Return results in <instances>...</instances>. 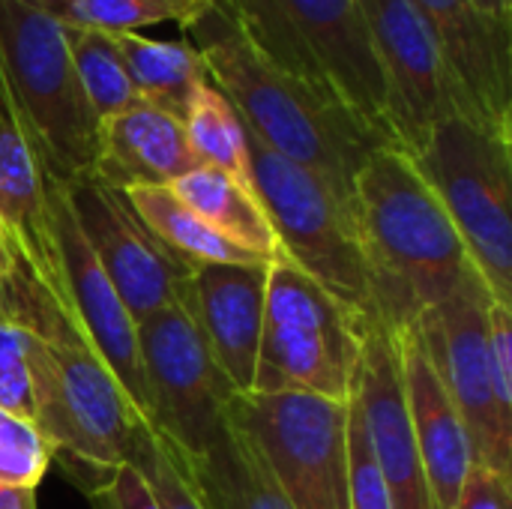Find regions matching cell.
<instances>
[{
    "label": "cell",
    "instance_id": "6da1fadb",
    "mask_svg": "<svg viewBox=\"0 0 512 509\" xmlns=\"http://www.w3.org/2000/svg\"><path fill=\"white\" fill-rule=\"evenodd\" d=\"M354 204L381 327H414L471 273L444 204L399 147H378L354 180Z\"/></svg>",
    "mask_w": 512,
    "mask_h": 509
},
{
    "label": "cell",
    "instance_id": "7a4b0ae2",
    "mask_svg": "<svg viewBox=\"0 0 512 509\" xmlns=\"http://www.w3.org/2000/svg\"><path fill=\"white\" fill-rule=\"evenodd\" d=\"M24 327L39 336L33 354V423L72 480L129 462L135 435L147 426L108 366L99 360L54 282L21 267Z\"/></svg>",
    "mask_w": 512,
    "mask_h": 509
},
{
    "label": "cell",
    "instance_id": "3957f363",
    "mask_svg": "<svg viewBox=\"0 0 512 509\" xmlns=\"http://www.w3.org/2000/svg\"><path fill=\"white\" fill-rule=\"evenodd\" d=\"M210 84L231 102L246 132L294 165L354 195L366 159L384 144L357 117L264 63L213 0L189 27Z\"/></svg>",
    "mask_w": 512,
    "mask_h": 509
},
{
    "label": "cell",
    "instance_id": "277c9868",
    "mask_svg": "<svg viewBox=\"0 0 512 509\" xmlns=\"http://www.w3.org/2000/svg\"><path fill=\"white\" fill-rule=\"evenodd\" d=\"M249 48L393 144L387 90L357 0H216Z\"/></svg>",
    "mask_w": 512,
    "mask_h": 509
},
{
    "label": "cell",
    "instance_id": "5b68a950",
    "mask_svg": "<svg viewBox=\"0 0 512 509\" xmlns=\"http://www.w3.org/2000/svg\"><path fill=\"white\" fill-rule=\"evenodd\" d=\"M0 114L12 120L48 180L93 177L99 120L75 78L66 33L30 0H0Z\"/></svg>",
    "mask_w": 512,
    "mask_h": 509
},
{
    "label": "cell",
    "instance_id": "8992f818",
    "mask_svg": "<svg viewBox=\"0 0 512 509\" xmlns=\"http://www.w3.org/2000/svg\"><path fill=\"white\" fill-rule=\"evenodd\" d=\"M369 324L285 255L267 267L249 393H306L351 402Z\"/></svg>",
    "mask_w": 512,
    "mask_h": 509
},
{
    "label": "cell",
    "instance_id": "52a82bcc",
    "mask_svg": "<svg viewBox=\"0 0 512 509\" xmlns=\"http://www.w3.org/2000/svg\"><path fill=\"white\" fill-rule=\"evenodd\" d=\"M246 147L252 189L279 237L282 255L354 309L369 327L381 324L354 195L273 153L252 132H246Z\"/></svg>",
    "mask_w": 512,
    "mask_h": 509
},
{
    "label": "cell",
    "instance_id": "ba28073f",
    "mask_svg": "<svg viewBox=\"0 0 512 509\" xmlns=\"http://www.w3.org/2000/svg\"><path fill=\"white\" fill-rule=\"evenodd\" d=\"M411 159L489 294L512 306V135L447 117Z\"/></svg>",
    "mask_w": 512,
    "mask_h": 509
},
{
    "label": "cell",
    "instance_id": "9c48e42d",
    "mask_svg": "<svg viewBox=\"0 0 512 509\" xmlns=\"http://www.w3.org/2000/svg\"><path fill=\"white\" fill-rule=\"evenodd\" d=\"M351 402L306 393H234L228 426L258 453L294 509H351Z\"/></svg>",
    "mask_w": 512,
    "mask_h": 509
},
{
    "label": "cell",
    "instance_id": "30bf717a",
    "mask_svg": "<svg viewBox=\"0 0 512 509\" xmlns=\"http://www.w3.org/2000/svg\"><path fill=\"white\" fill-rule=\"evenodd\" d=\"M147 426L177 456H201L228 432L234 387L180 303L138 324Z\"/></svg>",
    "mask_w": 512,
    "mask_h": 509
},
{
    "label": "cell",
    "instance_id": "8fae6325",
    "mask_svg": "<svg viewBox=\"0 0 512 509\" xmlns=\"http://www.w3.org/2000/svg\"><path fill=\"white\" fill-rule=\"evenodd\" d=\"M18 258L24 267L42 270L54 282L57 294L69 306L81 333L87 336L99 360L108 366V372L114 375L132 408L147 423V390H144L141 354H138V324L126 312L111 279L99 267L87 237L81 234L63 183L48 180V231L33 246H27Z\"/></svg>",
    "mask_w": 512,
    "mask_h": 509
},
{
    "label": "cell",
    "instance_id": "7c38bea8",
    "mask_svg": "<svg viewBox=\"0 0 512 509\" xmlns=\"http://www.w3.org/2000/svg\"><path fill=\"white\" fill-rule=\"evenodd\" d=\"M492 300L486 282L471 273V279L453 297L429 309L414 330L471 435L474 462L510 474L512 417L495 399L486 348V312Z\"/></svg>",
    "mask_w": 512,
    "mask_h": 509
},
{
    "label": "cell",
    "instance_id": "4fadbf2b",
    "mask_svg": "<svg viewBox=\"0 0 512 509\" xmlns=\"http://www.w3.org/2000/svg\"><path fill=\"white\" fill-rule=\"evenodd\" d=\"M387 90L393 144L414 156L447 117H459L444 51L411 0H357Z\"/></svg>",
    "mask_w": 512,
    "mask_h": 509
},
{
    "label": "cell",
    "instance_id": "5bb4252c",
    "mask_svg": "<svg viewBox=\"0 0 512 509\" xmlns=\"http://www.w3.org/2000/svg\"><path fill=\"white\" fill-rule=\"evenodd\" d=\"M66 186V183H63ZM72 213L99 267L135 324L168 309L180 297L189 267L177 261L132 210L126 192L84 177L66 186Z\"/></svg>",
    "mask_w": 512,
    "mask_h": 509
},
{
    "label": "cell",
    "instance_id": "9a60e30c",
    "mask_svg": "<svg viewBox=\"0 0 512 509\" xmlns=\"http://www.w3.org/2000/svg\"><path fill=\"white\" fill-rule=\"evenodd\" d=\"M435 33L456 84L459 117L512 135V21L474 0H411Z\"/></svg>",
    "mask_w": 512,
    "mask_h": 509
},
{
    "label": "cell",
    "instance_id": "2e32d148",
    "mask_svg": "<svg viewBox=\"0 0 512 509\" xmlns=\"http://www.w3.org/2000/svg\"><path fill=\"white\" fill-rule=\"evenodd\" d=\"M354 402L360 408L363 429L393 509H435L405 408L396 345L390 339V330L381 324H372L366 330Z\"/></svg>",
    "mask_w": 512,
    "mask_h": 509
},
{
    "label": "cell",
    "instance_id": "e0dca14e",
    "mask_svg": "<svg viewBox=\"0 0 512 509\" xmlns=\"http://www.w3.org/2000/svg\"><path fill=\"white\" fill-rule=\"evenodd\" d=\"M267 267H195L177 297L237 393H249L255 381Z\"/></svg>",
    "mask_w": 512,
    "mask_h": 509
},
{
    "label": "cell",
    "instance_id": "ac0fdd59",
    "mask_svg": "<svg viewBox=\"0 0 512 509\" xmlns=\"http://www.w3.org/2000/svg\"><path fill=\"white\" fill-rule=\"evenodd\" d=\"M399 357L402 372V390H405V408L414 429V441L420 450V462L426 471L429 495L435 509H453L456 495L462 489L465 474L474 465V447L471 435L441 384L435 366L429 363L417 330L405 327L390 333Z\"/></svg>",
    "mask_w": 512,
    "mask_h": 509
},
{
    "label": "cell",
    "instance_id": "d6986e66",
    "mask_svg": "<svg viewBox=\"0 0 512 509\" xmlns=\"http://www.w3.org/2000/svg\"><path fill=\"white\" fill-rule=\"evenodd\" d=\"M198 159L186 141L183 120L138 102L99 123L93 177L126 192L135 186H171L195 171Z\"/></svg>",
    "mask_w": 512,
    "mask_h": 509
},
{
    "label": "cell",
    "instance_id": "ffe728a7",
    "mask_svg": "<svg viewBox=\"0 0 512 509\" xmlns=\"http://www.w3.org/2000/svg\"><path fill=\"white\" fill-rule=\"evenodd\" d=\"M165 453L204 509H294L249 441L231 426L201 456H177L168 447Z\"/></svg>",
    "mask_w": 512,
    "mask_h": 509
},
{
    "label": "cell",
    "instance_id": "44dd1931",
    "mask_svg": "<svg viewBox=\"0 0 512 509\" xmlns=\"http://www.w3.org/2000/svg\"><path fill=\"white\" fill-rule=\"evenodd\" d=\"M168 189L198 219H204L216 234H222L234 246H240L270 264L276 258H282L279 237H276L261 201L255 198V192H249L228 174L198 165L195 171L174 180Z\"/></svg>",
    "mask_w": 512,
    "mask_h": 509
},
{
    "label": "cell",
    "instance_id": "7402d4cb",
    "mask_svg": "<svg viewBox=\"0 0 512 509\" xmlns=\"http://www.w3.org/2000/svg\"><path fill=\"white\" fill-rule=\"evenodd\" d=\"M141 102L183 120L198 90L210 81L198 48L189 39H150L144 33L114 36Z\"/></svg>",
    "mask_w": 512,
    "mask_h": 509
},
{
    "label": "cell",
    "instance_id": "603a6c76",
    "mask_svg": "<svg viewBox=\"0 0 512 509\" xmlns=\"http://www.w3.org/2000/svg\"><path fill=\"white\" fill-rule=\"evenodd\" d=\"M132 210L156 234V240L189 270L234 264V267H267L270 261L234 246L216 234L204 219H198L168 186H135L126 189Z\"/></svg>",
    "mask_w": 512,
    "mask_h": 509
},
{
    "label": "cell",
    "instance_id": "cb8c5ba5",
    "mask_svg": "<svg viewBox=\"0 0 512 509\" xmlns=\"http://www.w3.org/2000/svg\"><path fill=\"white\" fill-rule=\"evenodd\" d=\"M0 219L9 228L15 249L36 243L48 228V174L21 135L0 114Z\"/></svg>",
    "mask_w": 512,
    "mask_h": 509
},
{
    "label": "cell",
    "instance_id": "d4e9b609",
    "mask_svg": "<svg viewBox=\"0 0 512 509\" xmlns=\"http://www.w3.org/2000/svg\"><path fill=\"white\" fill-rule=\"evenodd\" d=\"M186 141L198 159V165L216 168L237 180L240 186L252 189V165H249V147H246V126L240 123L231 102L207 81L198 96L192 99L186 117H183Z\"/></svg>",
    "mask_w": 512,
    "mask_h": 509
},
{
    "label": "cell",
    "instance_id": "484cf974",
    "mask_svg": "<svg viewBox=\"0 0 512 509\" xmlns=\"http://www.w3.org/2000/svg\"><path fill=\"white\" fill-rule=\"evenodd\" d=\"M63 33H66V48L75 78L99 123L141 102L111 33L72 30V27H63Z\"/></svg>",
    "mask_w": 512,
    "mask_h": 509
},
{
    "label": "cell",
    "instance_id": "4316f807",
    "mask_svg": "<svg viewBox=\"0 0 512 509\" xmlns=\"http://www.w3.org/2000/svg\"><path fill=\"white\" fill-rule=\"evenodd\" d=\"M60 27L96 30V33H141L156 24L177 21L183 30L192 15L168 0H30Z\"/></svg>",
    "mask_w": 512,
    "mask_h": 509
},
{
    "label": "cell",
    "instance_id": "83f0119b",
    "mask_svg": "<svg viewBox=\"0 0 512 509\" xmlns=\"http://www.w3.org/2000/svg\"><path fill=\"white\" fill-rule=\"evenodd\" d=\"M54 462V450L36 423L0 411V486L39 489Z\"/></svg>",
    "mask_w": 512,
    "mask_h": 509
},
{
    "label": "cell",
    "instance_id": "f1b7e54d",
    "mask_svg": "<svg viewBox=\"0 0 512 509\" xmlns=\"http://www.w3.org/2000/svg\"><path fill=\"white\" fill-rule=\"evenodd\" d=\"M39 336L21 324H0V411L30 420L36 414L33 399V354Z\"/></svg>",
    "mask_w": 512,
    "mask_h": 509
},
{
    "label": "cell",
    "instance_id": "f546056e",
    "mask_svg": "<svg viewBox=\"0 0 512 509\" xmlns=\"http://www.w3.org/2000/svg\"><path fill=\"white\" fill-rule=\"evenodd\" d=\"M129 465L144 477V483L150 486V492L156 495L162 509H204V504L189 489V483L183 480V474L174 468L171 456L165 453V447L159 444L150 426H144L135 435Z\"/></svg>",
    "mask_w": 512,
    "mask_h": 509
},
{
    "label": "cell",
    "instance_id": "4dcf8cb0",
    "mask_svg": "<svg viewBox=\"0 0 512 509\" xmlns=\"http://www.w3.org/2000/svg\"><path fill=\"white\" fill-rule=\"evenodd\" d=\"M348 468H351V509H393L387 486L378 474L354 396H351V414H348Z\"/></svg>",
    "mask_w": 512,
    "mask_h": 509
},
{
    "label": "cell",
    "instance_id": "1f68e13d",
    "mask_svg": "<svg viewBox=\"0 0 512 509\" xmlns=\"http://www.w3.org/2000/svg\"><path fill=\"white\" fill-rule=\"evenodd\" d=\"M84 489L90 509H162L144 477L126 462L111 471H99L75 480Z\"/></svg>",
    "mask_w": 512,
    "mask_h": 509
},
{
    "label": "cell",
    "instance_id": "d6a6232c",
    "mask_svg": "<svg viewBox=\"0 0 512 509\" xmlns=\"http://www.w3.org/2000/svg\"><path fill=\"white\" fill-rule=\"evenodd\" d=\"M489 375L501 411L512 417V306L492 300L486 312Z\"/></svg>",
    "mask_w": 512,
    "mask_h": 509
},
{
    "label": "cell",
    "instance_id": "836d02e7",
    "mask_svg": "<svg viewBox=\"0 0 512 509\" xmlns=\"http://www.w3.org/2000/svg\"><path fill=\"white\" fill-rule=\"evenodd\" d=\"M453 509H512L510 474L474 462L462 480Z\"/></svg>",
    "mask_w": 512,
    "mask_h": 509
},
{
    "label": "cell",
    "instance_id": "e575fe53",
    "mask_svg": "<svg viewBox=\"0 0 512 509\" xmlns=\"http://www.w3.org/2000/svg\"><path fill=\"white\" fill-rule=\"evenodd\" d=\"M0 324H21V327H24L18 273H15V276L0 273Z\"/></svg>",
    "mask_w": 512,
    "mask_h": 509
},
{
    "label": "cell",
    "instance_id": "d590c367",
    "mask_svg": "<svg viewBox=\"0 0 512 509\" xmlns=\"http://www.w3.org/2000/svg\"><path fill=\"white\" fill-rule=\"evenodd\" d=\"M18 270H21V261H18L15 240H12L9 228L3 225V219H0V273H6V276H15Z\"/></svg>",
    "mask_w": 512,
    "mask_h": 509
},
{
    "label": "cell",
    "instance_id": "8d00e7d4",
    "mask_svg": "<svg viewBox=\"0 0 512 509\" xmlns=\"http://www.w3.org/2000/svg\"><path fill=\"white\" fill-rule=\"evenodd\" d=\"M0 509H36V489L0 486Z\"/></svg>",
    "mask_w": 512,
    "mask_h": 509
},
{
    "label": "cell",
    "instance_id": "74e56055",
    "mask_svg": "<svg viewBox=\"0 0 512 509\" xmlns=\"http://www.w3.org/2000/svg\"><path fill=\"white\" fill-rule=\"evenodd\" d=\"M486 15L501 18V21H512V0H474Z\"/></svg>",
    "mask_w": 512,
    "mask_h": 509
},
{
    "label": "cell",
    "instance_id": "f35d334b",
    "mask_svg": "<svg viewBox=\"0 0 512 509\" xmlns=\"http://www.w3.org/2000/svg\"><path fill=\"white\" fill-rule=\"evenodd\" d=\"M168 3H177V6H180V9H186V12L192 15V21H195V18H198L210 3H213V0H168Z\"/></svg>",
    "mask_w": 512,
    "mask_h": 509
}]
</instances>
